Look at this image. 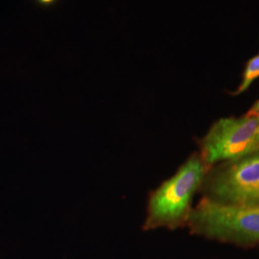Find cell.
Masks as SVG:
<instances>
[{
  "mask_svg": "<svg viewBox=\"0 0 259 259\" xmlns=\"http://www.w3.org/2000/svg\"><path fill=\"white\" fill-rule=\"evenodd\" d=\"M206 166L198 155H192L176 174L151 192L143 230L167 228L175 230L186 225L192 199L203 185Z\"/></svg>",
  "mask_w": 259,
  "mask_h": 259,
  "instance_id": "6da1fadb",
  "label": "cell"
},
{
  "mask_svg": "<svg viewBox=\"0 0 259 259\" xmlns=\"http://www.w3.org/2000/svg\"><path fill=\"white\" fill-rule=\"evenodd\" d=\"M190 232L212 240L250 247L259 244V206L218 203L204 196L189 213Z\"/></svg>",
  "mask_w": 259,
  "mask_h": 259,
  "instance_id": "7a4b0ae2",
  "label": "cell"
},
{
  "mask_svg": "<svg viewBox=\"0 0 259 259\" xmlns=\"http://www.w3.org/2000/svg\"><path fill=\"white\" fill-rule=\"evenodd\" d=\"M205 197L218 203L259 206V151L225 162L204 183Z\"/></svg>",
  "mask_w": 259,
  "mask_h": 259,
  "instance_id": "3957f363",
  "label": "cell"
},
{
  "mask_svg": "<svg viewBox=\"0 0 259 259\" xmlns=\"http://www.w3.org/2000/svg\"><path fill=\"white\" fill-rule=\"evenodd\" d=\"M258 117H226L216 121L201 142V158L205 166L230 162L259 151L255 138Z\"/></svg>",
  "mask_w": 259,
  "mask_h": 259,
  "instance_id": "277c9868",
  "label": "cell"
},
{
  "mask_svg": "<svg viewBox=\"0 0 259 259\" xmlns=\"http://www.w3.org/2000/svg\"><path fill=\"white\" fill-rule=\"evenodd\" d=\"M259 78V53L252 57L245 66V70L242 77V81L236 90L235 94H240L246 92L250 84Z\"/></svg>",
  "mask_w": 259,
  "mask_h": 259,
  "instance_id": "5b68a950",
  "label": "cell"
},
{
  "mask_svg": "<svg viewBox=\"0 0 259 259\" xmlns=\"http://www.w3.org/2000/svg\"><path fill=\"white\" fill-rule=\"evenodd\" d=\"M246 115L252 116V117H259V100L250 108V111L247 112Z\"/></svg>",
  "mask_w": 259,
  "mask_h": 259,
  "instance_id": "8992f818",
  "label": "cell"
},
{
  "mask_svg": "<svg viewBox=\"0 0 259 259\" xmlns=\"http://www.w3.org/2000/svg\"><path fill=\"white\" fill-rule=\"evenodd\" d=\"M37 4L42 6V7H50L53 6L57 2V0H35Z\"/></svg>",
  "mask_w": 259,
  "mask_h": 259,
  "instance_id": "52a82bcc",
  "label": "cell"
},
{
  "mask_svg": "<svg viewBox=\"0 0 259 259\" xmlns=\"http://www.w3.org/2000/svg\"><path fill=\"white\" fill-rule=\"evenodd\" d=\"M255 138L256 140L259 143V117H258V124H257V127H256V132H255Z\"/></svg>",
  "mask_w": 259,
  "mask_h": 259,
  "instance_id": "ba28073f",
  "label": "cell"
}]
</instances>
